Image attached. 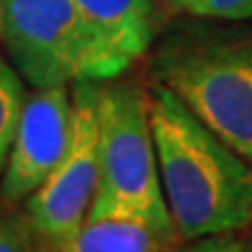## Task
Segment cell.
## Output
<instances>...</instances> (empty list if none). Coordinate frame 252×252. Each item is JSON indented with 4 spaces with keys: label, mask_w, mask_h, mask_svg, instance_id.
<instances>
[{
    "label": "cell",
    "mask_w": 252,
    "mask_h": 252,
    "mask_svg": "<svg viewBox=\"0 0 252 252\" xmlns=\"http://www.w3.org/2000/svg\"><path fill=\"white\" fill-rule=\"evenodd\" d=\"M157 163L180 238L238 234L252 226V163L220 140L166 84L150 94Z\"/></svg>",
    "instance_id": "6da1fadb"
},
{
    "label": "cell",
    "mask_w": 252,
    "mask_h": 252,
    "mask_svg": "<svg viewBox=\"0 0 252 252\" xmlns=\"http://www.w3.org/2000/svg\"><path fill=\"white\" fill-rule=\"evenodd\" d=\"M133 220L180 241L157 163L150 96L138 84L98 87V185L87 220Z\"/></svg>",
    "instance_id": "7a4b0ae2"
},
{
    "label": "cell",
    "mask_w": 252,
    "mask_h": 252,
    "mask_svg": "<svg viewBox=\"0 0 252 252\" xmlns=\"http://www.w3.org/2000/svg\"><path fill=\"white\" fill-rule=\"evenodd\" d=\"M0 42L35 89L117 77L75 0H0Z\"/></svg>",
    "instance_id": "3957f363"
},
{
    "label": "cell",
    "mask_w": 252,
    "mask_h": 252,
    "mask_svg": "<svg viewBox=\"0 0 252 252\" xmlns=\"http://www.w3.org/2000/svg\"><path fill=\"white\" fill-rule=\"evenodd\" d=\"M161 84L213 133L252 163V45L178 47L159 61Z\"/></svg>",
    "instance_id": "277c9868"
},
{
    "label": "cell",
    "mask_w": 252,
    "mask_h": 252,
    "mask_svg": "<svg viewBox=\"0 0 252 252\" xmlns=\"http://www.w3.org/2000/svg\"><path fill=\"white\" fill-rule=\"evenodd\" d=\"M98 82H75L72 131L63 157L26 198L33 231L63 245L87 222L98 185Z\"/></svg>",
    "instance_id": "5b68a950"
},
{
    "label": "cell",
    "mask_w": 252,
    "mask_h": 252,
    "mask_svg": "<svg viewBox=\"0 0 252 252\" xmlns=\"http://www.w3.org/2000/svg\"><path fill=\"white\" fill-rule=\"evenodd\" d=\"M72 131L68 84L35 89L26 96L14 143L2 168L0 196L17 206L35 191L63 157Z\"/></svg>",
    "instance_id": "8992f818"
},
{
    "label": "cell",
    "mask_w": 252,
    "mask_h": 252,
    "mask_svg": "<svg viewBox=\"0 0 252 252\" xmlns=\"http://www.w3.org/2000/svg\"><path fill=\"white\" fill-rule=\"evenodd\" d=\"M117 77L147 52L154 35L152 0H75Z\"/></svg>",
    "instance_id": "52a82bcc"
},
{
    "label": "cell",
    "mask_w": 252,
    "mask_h": 252,
    "mask_svg": "<svg viewBox=\"0 0 252 252\" xmlns=\"http://www.w3.org/2000/svg\"><path fill=\"white\" fill-rule=\"evenodd\" d=\"M173 241L163 238L152 226L133 220H87L61 252H171Z\"/></svg>",
    "instance_id": "ba28073f"
},
{
    "label": "cell",
    "mask_w": 252,
    "mask_h": 252,
    "mask_svg": "<svg viewBox=\"0 0 252 252\" xmlns=\"http://www.w3.org/2000/svg\"><path fill=\"white\" fill-rule=\"evenodd\" d=\"M24 103H26L24 82L12 65L0 59V171L5 168L9 147L14 143Z\"/></svg>",
    "instance_id": "9c48e42d"
},
{
    "label": "cell",
    "mask_w": 252,
    "mask_h": 252,
    "mask_svg": "<svg viewBox=\"0 0 252 252\" xmlns=\"http://www.w3.org/2000/svg\"><path fill=\"white\" fill-rule=\"evenodd\" d=\"M14 203L0 201V252H33V226Z\"/></svg>",
    "instance_id": "30bf717a"
},
{
    "label": "cell",
    "mask_w": 252,
    "mask_h": 252,
    "mask_svg": "<svg viewBox=\"0 0 252 252\" xmlns=\"http://www.w3.org/2000/svg\"><path fill=\"white\" fill-rule=\"evenodd\" d=\"M173 5L194 17L229 19V21L252 17V0H173Z\"/></svg>",
    "instance_id": "8fae6325"
},
{
    "label": "cell",
    "mask_w": 252,
    "mask_h": 252,
    "mask_svg": "<svg viewBox=\"0 0 252 252\" xmlns=\"http://www.w3.org/2000/svg\"><path fill=\"white\" fill-rule=\"evenodd\" d=\"M175 252H245V243L234 234H217L194 238L187 245L175 248Z\"/></svg>",
    "instance_id": "7c38bea8"
},
{
    "label": "cell",
    "mask_w": 252,
    "mask_h": 252,
    "mask_svg": "<svg viewBox=\"0 0 252 252\" xmlns=\"http://www.w3.org/2000/svg\"><path fill=\"white\" fill-rule=\"evenodd\" d=\"M245 252H252V236H250V241L245 243Z\"/></svg>",
    "instance_id": "4fadbf2b"
}]
</instances>
